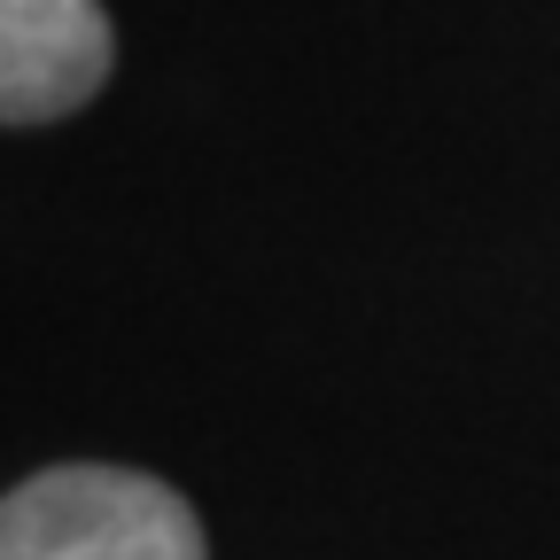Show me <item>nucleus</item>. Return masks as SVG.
Here are the masks:
<instances>
[{"instance_id":"nucleus-1","label":"nucleus","mask_w":560,"mask_h":560,"mask_svg":"<svg viewBox=\"0 0 560 560\" xmlns=\"http://www.w3.org/2000/svg\"><path fill=\"white\" fill-rule=\"evenodd\" d=\"M0 560H210V537L164 475L70 459L0 490Z\"/></svg>"},{"instance_id":"nucleus-2","label":"nucleus","mask_w":560,"mask_h":560,"mask_svg":"<svg viewBox=\"0 0 560 560\" xmlns=\"http://www.w3.org/2000/svg\"><path fill=\"white\" fill-rule=\"evenodd\" d=\"M117 70L102 0H0V125L79 117Z\"/></svg>"}]
</instances>
